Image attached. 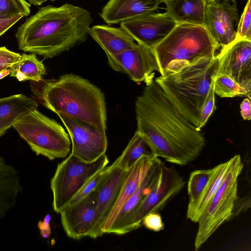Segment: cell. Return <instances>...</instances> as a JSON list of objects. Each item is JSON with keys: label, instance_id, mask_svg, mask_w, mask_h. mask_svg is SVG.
Listing matches in <instances>:
<instances>
[{"label": "cell", "instance_id": "obj_1", "mask_svg": "<svg viewBox=\"0 0 251 251\" xmlns=\"http://www.w3.org/2000/svg\"><path fill=\"white\" fill-rule=\"evenodd\" d=\"M153 78L146 82L135 101L137 130L155 156L185 166L200 155L205 137L170 103Z\"/></svg>", "mask_w": 251, "mask_h": 251}, {"label": "cell", "instance_id": "obj_2", "mask_svg": "<svg viewBox=\"0 0 251 251\" xmlns=\"http://www.w3.org/2000/svg\"><path fill=\"white\" fill-rule=\"evenodd\" d=\"M92 22L90 12L82 7L49 5L27 18L15 37L21 50L50 58L85 42Z\"/></svg>", "mask_w": 251, "mask_h": 251}, {"label": "cell", "instance_id": "obj_3", "mask_svg": "<svg viewBox=\"0 0 251 251\" xmlns=\"http://www.w3.org/2000/svg\"><path fill=\"white\" fill-rule=\"evenodd\" d=\"M30 85L40 102L57 115L63 114L106 130L104 95L88 79L67 74L56 79L31 81Z\"/></svg>", "mask_w": 251, "mask_h": 251}, {"label": "cell", "instance_id": "obj_4", "mask_svg": "<svg viewBox=\"0 0 251 251\" xmlns=\"http://www.w3.org/2000/svg\"><path fill=\"white\" fill-rule=\"evenodd\" d=\"M219 64L217 55L214 58L201 57L154 79L170 103L197 129L202 107L212 81L217 75Z\"/></svg>", "mask_w": 251, "mask_h": 251}, {"label": "cell", "instance_id": "obj_5", "mask_svg": "<svg viewBox=\"0 0 251 251\" xmlns=\"http://www.w3.org/2000/svg\"><path fill=\"white\" fill-rule=\"evenodd\" d=\"M219 49L203 25L180 23L153 50L163 75L199 58H214Z\"/></svg>", "mask_w": 251, "mask_h": 251}, {"label": "cell", "instance_id": "obj_6", "mask_svg": "<svg viewBox=\"0 0 251 251\" xmlns=\"http://www.w3.org/2000/svg\"><path fill=\"white\" fill-rule=\"evenodd\" d=\"M37 155L50 160L67 157L71 140L63 126L37 109L17 121L12 126Z\"/></svg>", "mask_w": 251, "mask_h": 251}, {"label": "cell", "instance_id": "obj_7", "mask_svg": "<svg viewBox=\"0 0 251 251\" xmlns=\"http://www.w3.org/2000/svg\"><path fill=\"white\" fill-rule=\"evenodd\" d=\"M222 184L201 215L194 241L196 251L224 223L230 220L235 203L238 199V177L243 169L239 154L232 157Z\"/></svg>", "mask_w": 251, "mask_h": 251}, {"label": "cell", "instance_id": "obj_8", "mask_svg": "<svg viewBox=\"0 0 251 251\" xmlns=\"http://www.w3.org/2000/svg\"><path fill=\"white\" fill-rule=\"evenodd\" d=\"M108 163L105 154L91 162L83 161L70 154L59 163L50 183L54 211L59 213L82 187Z\"/></svg>", "mask_w": 251, "mask_h": 251}, {"label": "cell", "instance_id": "obj_9", "mask_svg": "<svg viewBox=\"0 0 251 251\" xmlns=\"http://www.w3.org/2000/svg\"><path fill=\"white\" fill-rule=\"evenodd\" d=\"M185 183L174 167H168L161 161L156 179L130 219L126 232L140 227L143 218L148 214L162 210L182 189Z\"/></svg>", "mask_w": 251, "mask_h": 251}, {"label": "cell", "instance_id": "obj_10", "mask_svg": "<svg viewBox=\"0 0 251 251\" xmlns=\"http://www.w3.org/2000/svg\"><path fill=\"white\" fill-rule=\"evenodd\" d=\"M231 159L208 169L192 172L187 183L189 202L186 217L198 223L202 213L223 181Z\"/></svg>", "mask_w": 251, "mask_h": 251}, {"label": "cell", "instance_id": "obj_11", "mask_svg": "<svg viewBox=\"0 0 251 251\" xmlns=\"http://www.w3.org/2000/svg\"><path fill=\"white\" fill-rule=\"evenodd\" d=\"M66 127L72 142L71 154L87 162L105 154L107 147L105 130L63 114L57 115Z\"/></svg>", "mask_w": 251, "mask_h": 251}, {"label": "cell", "instance_id": "obj_12", "mask_svg": "<svg viewBox=\"0 0 251 251\" xmlns=\"http://www.w3.org/2000/svg\"><path fill=\"white\" fill-rule=\"evenodd\" d=\"M97 189L80 201L62 209L59 214L63 228L68 237L79 240L96 239Z\"/></svg>", "mask_w": 251, "mask_h": 251}, {"label": "cell", "instance_id": "obj_13", "mask_svg": "<svg viewBox=\"0 0 251 251\" xmlns=\"http://www.w3.org/2000/svg\"><path fill=\"white\" fill-rule=\"evenodd\" d=\"M238 20L236 2L206 1L203 25L220 51L235 41Z\"/></svg>", "mask_w": 251, "mask_h": 251}, {"label": "cell", "instance_id": "obj_14", "mask_svg": "<svg viewBox=\"0 0 251 251\" xmlns=\"http://www.w3.org/2000/svg\"><path fill=\"white\" fill-rule=\"evenodd\" d=\"M177 23L167 13L145 14L121 22V27L137 43L153 50Z\"/></svg>", "mask_w": 251, "mask_h": 251}, {"label": "cell", "instance_id": "obj_15", "mask_svg": "<svg viewBox=\"0 0 251 251\" xmlns=\"http://www.w3.org/2000/svg\"><path fill=\"white\" fill-rule=\"evenodd\" d=\"M108 63L113 70L126 74L135 82H146L154 77V71L159 72L153 50L137 43L115 56Z\"/></svg>", "mask_w": 251, "mask_h": 251}, {"label": "cell", "instance_id": "obj_16", "mask_svg": "<svg viewBox=\"0 0 251 251\" xmlns=\"http://www.w3.org/2000/svg\"><path fill=\"white\" fill-rule=\"evenodd\" d=\"M218 75L228 76L243 88L251 99V41H234L217 54Z\"/></svg>", "mask_w": 251, "mask_h": 251}, {"label": "cell", "instance_id": "obj_17", "mask_svg": "<svg viewBox=\"0 0 251 251\" xmlns=\"http://www.w3.org/2000/svg\"><path fill=\"white\" fill-rule=\"evenodd\" d=\"M109 174L97 189L96 238L103 234L102 229L119 196L130 169L124 170L113 164Z\"/></svg>", "mask_w": 251, "mask_h": 251}, {"label": "cell", "instance_id": "obj_18", "mask_svg": "<svg viewBox=\"0 0 251 251\" xmlns=\"http://www.w3.org/2000/svg\"><path fill=\"white\" fill-rule=\"evenodd\" d=\"M161 160L158 158L150 167L138 188L122 207L106 233L122 235L126 230L132 216L151 190L158 176Z\"/></svg>", "mask_w": 251, "mask_h": 251}, {"label": "cell", "instance_id": "obj_19", "mask_svg": "<svg viewBox=\"0 0 251 251\" xmlns=\"http://www.w3.org/2000/svg\"><path fill=\"white\" fill-rule=\"evenodd\" d=\"M162 2L161 0H109L100 16L108 24L121 23L154 12Z\"/></svg>", "mask_w": 251, "mask_h": 251}, {"label": "cell", "instance_id": "obj_20", "mask_svg": "<svg viewBox=\"0 0 251 251\" xmlns=\"http://www.w3.org/2000/svg\"><path fill=\"white\" fill-rule=\"evenodd\" d=\"M89 34L105 52L107 62L119 53L135 46L137 42L125 29L106 25L91 27Z\"/></svg>", "mask_w": 251, "mask_h": 251}, {"label": "cell", "instance_id": "obj_21", "mask_svg": "<svg viewBox=\"0 0 251 251\" xmlns=\"http://www.w3.org/2000/svg\"><path fill=\"white\" fill-rule=\"evenodd\" d=\"M158 158L144 155L140 158L132 167L116 204L103 226V234L106 233L122 207L137 190L148 170Z\"/></svg>", "mask_w": 251, "mask_h": 251}, {"label": "cell", "instance_id": "obj_22", "mask_svg": "<svg viewBox=\"0 0 251 251\" xmlns=\"http://www.w3.org/2000/svg\"><path fill=\"white\" fill-rule=\"evenodd\" d=\"M19 172L0 156V223L16 204L21 191Z\"/></svg>", "mask_w": 251, "mask_h": 251}, {"label": "cell", "instance_id": "obj_23", "mask_svg": "<svg viewBox=\"0 0 251 251\" xmlns=\"http://www.w3.org/2000/svg\"><path fill=\"white\" fill-rule=\"evenodd\" d=\"M38 106L34 98L24 94L0 99V137L17 121Z\"/></svg>", "mask_w": 251, "mask_h": 251}, {"label": "cell", "instance_id": "obj_24", "mask_svg": "<svg viewBox=\"0 0 251 251\" xmlns=\"http://www.w3.org/2000/svg\"><path fill=\"white\" fill-rule=\"evenodd\" d=\"M166 12L177 23L203 25L206 0H165Z\"/></svg>", "mask_w": 251, "mask_h": 251}, {"label": "cell", "instance_id": "obj_25", "mask_svg": "<svg viewBox=\"0 0 251 251\" xmlns=\"http://www.w3.org/2000/svg\"><path fill=\"white\" fill-rule=\"evenodd\" d=\"M144 155L155 156L147 140L136 130L121 155L113 163L121 169L128 170Z\"/></svg>", "mask_w": 251, "mask_h": 251}, {"label": "cell", "instance_id": "obj_26", "mask_svg": "<svg viewBox=\"0 0 251 251\" xmlns=\"http://www.w3.org/2000/svg\"><path fill=\"white\" fill-rule=\"evenodd\" d=\"M10 76L20 81L31 80L39 82L46 74V68L42 61L34 53H23L21 59L10 67Z\"/></svg>", "mask_w": 251, "mask_h": 251}, {"label": "cell", "instance_id": "obj_27", "mask_svg": "<svg viewBox=\"0 0 251 251\" xmlns=\"http://www.w3.org/2000/svg\"><path fill=\"white\" fill-rule=\"evenodd\" d=\"M215 94L221 98L248 96L246 91L228 76L218 75L214 85Z\"/></svg>", "mask_w": 251, "mask_h": 251}, {"label": "cell", "instance_id": "obj_28", "mask_svg": "<svg viewBox=\"0 0 251 251\" xmlns=\"http://www.w3.org/2000/svg\"><path fill=\"white\" fill-rule=\"evenodd\" d=\"M111 169V166L105 167L91 177L70 201L68 205L74 204L96 190L105 180Z\"/></svg>", "mask_w": 251, "mask_h": 251}, {"label": "cell", "instance_id": "obj_29", "mask_svg": "<svg viewBox=\"0 0 251 251\" xmlns=\"http://www.w3.org/2000/svg\"><path fill=\"white\" fill-rule=\"evenodd\" d=\"M251 41V0H248L238 23L235 41Z\"/></svg>", "mask_w": 251, "mask_h": 251}, {"label": "cell", "instance_id": "obj_30", "mask_svg": "<svg viewBox=\"0 0 251 251\" xmlns=\"http://www.w3.org/2000/svg\"><path fill=\"white\" fill-rule=\"evenodd\" d=\"M30 4L18 0H0V15L21 14L28 16L30 12Z\"/></svg>", "mask_w": 251, "mask_h": 251}, {"label": "cell", "instance_id": "obj_31", "mask_svg": "<svg viewBox=\"0 0 251 251\" xmlns=\"http://www.w3.org/2000/svg\"><path fill=\"white\" fill-rule=\"evenodd\" d=\"M215 78L212 81L208 94L202 107L200 119V124L198 128L199 130H201V128L205 125L210 115L216 109L215 105V94L214 90Z\"/></svg>", "mask_w": 251, "mask_h": 251}, {"label": "cell", "instance_id": "obj_32", "mask_svg": "<svg viewBox=\"0 0 251 251\" xmlns=\"http://www.w3.org/2000/svg\"><path fill=\"white\" fill-rule=\"evenodd\" d=\"M142 225L155 232L160 231L164 228L161 216L158 212H151L146 215L143 219Z\"/></svg>", "mask_w": 251, "mask_h": 251}, {"label": "cell", "instance_id": "obj_33", "mask_svg": "<svg viewBox=\"0 0 251 251\" xmlns=\"http://www.w3.org/2000/svg\"><path fill=\"white\" fill-rule=\"evenodd\" d=\"M21 58L19 53L9 50L5 47H0V67H10Z\"/></svg>", "mask_w": 251, "mask_h": 251}, {"label": "cell", "instance_id": "obj_34", "mask_svg": "<svg viewBox=\"0 0 251 251\" xmlns=\"http://www.w3.org/2000/svg\"><path fill=\"white\" fill-rule=\"evenodd\" d=\"M23 17L21 14L0 15V36Z\"/></svg>", "mask_w": 251, "mask_h": 251}, {"label": "cell", "instance_id": "obj_35", "mask_svg": "<svg viewBox=\"0 0 251 251\" xmlns=\"http://www.w3.org/2000/svg\"><path fill=\"white\" fill-rule=\"evenodd\" d=\"M51 216L47 214L45 217L43 221H40L38 224V227L40 231L41 236L44 238H48L51 233L50 227V221Z\"/></svg>", "mask_w": 251, "mask_h": 251}, {"label": "cell", "instance_id": "obj_36", "mask_svg": "<svg viewBox=\"0 0 251 251\" xmlns=\"http://www.w3.org/2000/svg\"><path fill=\"white\" fill-rule=\"evenodd\" d=\"M247 199L248 198L246 197L242 198L241 200H239V198H238L235 203L232 218L237 216L242 211H245L248 208V205H250V203L248 204V202L250 201V200H248Z\"/></svg>", "mask_w": 251, "mask_h": 251}, {"label": "cell", "instance_id": "obj_37", "mask_svg": "<svg viewBox=\"0 0 251 251\" xmlns=\"http://www.w3.org/2000/svg\"><path fill=\"white\" fill-rule=\"evenodd\" d=\"M241 114L245 120H250L251 119V104L249 98H245L240 104Z\"/></svg>", "mask_w": 251, "mask_h": 251}, {"label": "cell", "instance_id": "obj_38", "mask_svg": "<svg viewBox=\"0 0 251 251\" xmlns=\"http://www.w3.org/2000/svg\"><path fill=\"white\" fill-rule=\"evenodd\" d=\"M48 0H27V1L32 4L34 5H40L43 3L46 2Z\"/></svg>", "mask_w": 251, "mask_h": 251}, {"label": "cell", "instance_id": "obj_39", "mask_svg": "<svg viewBox=\"0 0 251 251\" xmlns=\"http://www.w3.org/2000/svg\"><path fill=\"white\" fill-rule=\"evenodd\" d=\"M218 1H229L231 2H236L235 0H218Z\"/></svg>", "mask_w": 251, "mask_h": 251}, {"label": "cell", "instance_id": "obj_40", "mask_svg": "<svg viewBox=\"0 0 251 251\" xmlns=\"http://www.w3.org/2000/svg\"><path fill=\"white\" fill-rule=\"evenodd\" d=\"M207 1L214 2L218 1V0H206Z\"/></svg>", "mask_w": 251, "mask_h": 251}, {"label": "cell", "instance_id": "obj_41", "mask_svg": "<svg viewBox=\"0 0 251 251\" xmlns=\"http://www.w3.org/2000/svg\"><path fill=\"white\" fill-rule=\"evenodd\" d=\"M9 67H0V70H2V69H6V68H9Z\"/></svg>", "mask_w": 251, "mask_h": 251}, {"label": "cell", "instance_id": "obj_42", "mask_svg": "<svg viewBox=\"0 0 251 251\" xmlns=\"http://www.w3.org/2000/svg\"><path fill=\"white\" fill-rule=\"evenodd\" d=\"M18 0L22 2H26L25 0Z\"/></svg>", "mask_w": 251, "mask_h": 251}, {"label": "cell", "instance_id": "obj_43", "mask_svg": "<svg viewBox=\"0 0 251 251\" xmlns=\"http://www.w3.org/2000/svg\"><path fill=\"white\" fill-rule=\"evenodd\" d=\"M51 0V1H54V0Z\"/></svg>", "mask_w": 251, "mask_h": 251}, {"label": "cell", "instance_id": "obj_44", "mask_svg": "<svg viewBox=\"0 0 251 251\" xmlns=\"http://www.w3.org/2000/svg\"><path fill=\"white\" fill-rule=\"evenodd\" d=\"M162 0V1H163H163H165V0Z\"/></svg>", "mask_w": 251, "mask_h": 251}]
</instances>
